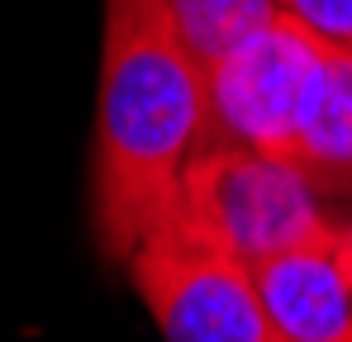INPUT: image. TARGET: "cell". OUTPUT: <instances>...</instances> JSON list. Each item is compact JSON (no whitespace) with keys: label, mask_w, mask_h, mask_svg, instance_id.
<instances>
[{"label":"cell","mask_w":352,"mask_h":342,"mask_svg":"<svg viewBox=\"0 0 352 342\" xmlns=\"http://www.w3.org/2000/svg\"><path fill=\"white\" fill-rule=\"evenodd\" d=\"M205 76L148 0H105L91 214L100 247L124 257L172 219L181 171L200 148Z\"/></svg>","instance_id":"obj_1"},{"label":"cell","mask_w":352,"mask_h":342,"mask_svg":"<svg viewBox=\"0 0 352 342\" xmlns=\"http://www.w3.org/2000/svg\"><path fill=\"white\" fill-rule=\"evenodd\" d=\"M167 224L205 238L248 266L338 228L324 214V190L291 157L234 143H200L190 152Z\"/></svg>","instance_id":"obj_2"},{"label":"cell","mask_w":352,"mask_h":342,"mask_svg":"<svg viewBox=\"0 0 352 342\" xmlns=\"http://www.w3.org/2000/svg\"><path fill=\"white\" fill-rule=\"evenodd\" d=\"M129 276L167 342H272L252 266L176 224L129 252Z\"/></svg>","instance_id":"obj_3"},{"label":"cell","mask_w":352,"mask_h":342,"mask_svg":"<svg viewBox=\"0 0 352 342\" xmlns=\"http://www.w3.org/2000/svg\"><path fill=\"white\" fill-rule=\"evenodd\" d=\"M314 57H319V34H309L295 14L281 10L219 62H210L200 71L205 76L200 143H234L286 157L295 105Z\"/></svg>","instance_id":"obj_4"},{"label":"cell","mask_w":352,"mask_h":342,"mask_svg":"<svg viewBox=\"0 0 352 342\" xmlns=\"http://www.w3.org/2000/svg\"><path fill=\"white\" fill-rule=\"evenodd\" d=\"M272 342H352V271L338 228L252 262Z\"/></svg>","instance_id":"obj_5"},{"label":"cell","mask_w":352,"mask_h":342,"mask_svg":"<svg viewBox=\"0 0 352 342\" xmlns=\"http://www.w3.org/2000/svg\"><path fill=\"white\" fill-rule=\"evenodd\" d=\"M286 157L319 190H352V53L324 38L295 105Z\"/></svg>","instance_id":"obj_6"},{"label":"cell","mask_w":352,"mask_h":342,"mask_svg":"<svg viewBox=\"0 0 352 342\" xmlns=\"http://www.w3.org/2000/svg\"><path fill=\"white\" fill-rule=\"evenodd\" d=\"M148 5L200 71L281 14L276 0H148Z\"/></svg>","instance_id":"obj_7"},{"label":"cell","mask_w":352,"mask_h":342,"mask_svg":"<svg viewBox=\"0 0 352 342\" xmlns=\"http://www.w3.org/2000/svg\"><path fill=\"white\" fill-rule=\"evenodd\" d=\"M286 14H295L309 34H319L324 43L352 53V0H276Z\"/></svg>","instance_id":"obj_8"},{"label":"cell","mask_w":352,"mask_h":342,"mask_svg":"<svg viewBox=\"0 0 352 342\" xmlns=\"http://www.w3.org/2000/svg\"><path fill=\"white\" fill-rule=\"evenodd\" d=\"M338 242H343V257H348V271H352V219L338 228Z\"/></svg>","instance_id":"obj_9"}]
</instances>
